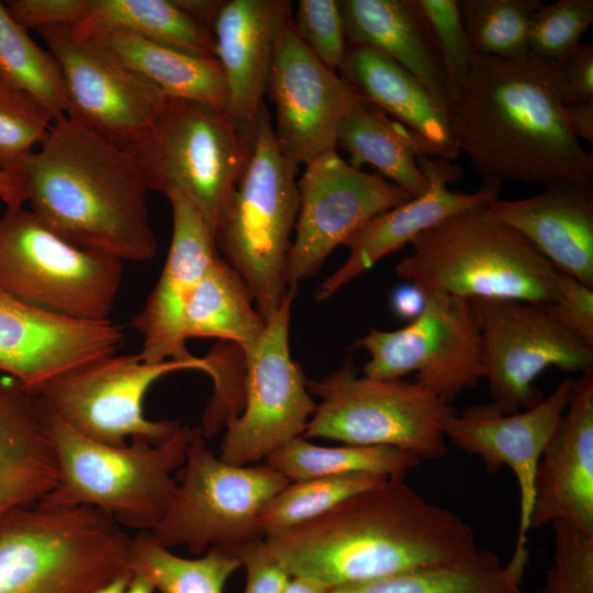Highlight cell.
<instances>
[{"instance_id": "obj_1", "label": "cell", "mask_w": 593, "mask_h": 593, "mask_svg": "<svg viewBox=\"0 0 593 593\" xmlns=\"http://www.w3.org/2000/svg\"><path fill=\"white\" fill-rule=\"evenodd\" d=\"M264 544L291 578L329 590L455 564L479 550L468 523L400 479L354 494Z\"/></svg>"}, {"instance_id": "obj_2", "label": "cell", "mask_w": 593, "mask_h": 593, "mask_svg": "<svg viewBox=\"0 0 593 593\" xmlns=\"http://www.w3.org/2000/svg\"><path fill=\"white\" fill-rule=\"evenodd\" d=\"M450 110L460 152L484 181L592 184L593 158L568 124L557 64L474 54Z\"/></svg>"}, {"instance_id": "obj_3", "label": "cell", "mask_w": 593, "mask_h": 593, "mask_svg": "<svg viewBox=\"0 0 593 593\" xmlns=\"http://www.w3.org/2000/svg\"><path fill=\"white\" fill-rule=\"evenodd\" d=\"M24 175L30 210L64 239L122 261L155 257L148 189L132 154L65 114L30 156Z\"/></svg>"}, {"instance_id": "obj_4", "label": "cell", "mask_w": 593, "mask_h": 593, "mask_svg": "<svg viewBox=\"0 0 593 593\" xmlns=\"http://www.w3.org/2000/svg\"><path fill=\"white\" fill-rule=\"evenodd\" d=\"M35 400L58 468L55 486L36 504L90 506L108 513L122 527L152 532L177 488L171 474L184 462L191 428L181 425L158 445L135 437L114 447L81 435Z\"/></svg>"}, {"instance_id": "obj_5", "label": "cell", "mask_w": 593, "mask_h": 593, "mask_svg": "<svg viewBox=\"0 0 593 593\" xmlns=\"http://www.w3.org/2000/svg\"><path fill=\"white\" fill-rule=\"evenodd\" d=\"M486 205L457 212L421 233L395 273L425 294L548 304L559 270L518 232L492 217Z\"/></svg>"}, {"instance_id": "obj_6", "label": "cell", "mask_w": 593, "mask_h": 593, "mask_svg": "<svg viewBox=\"0 0 593 593\" xmlns=\"http://www.w3.org/2000/svg\"><path fill=\"white\" fill-rule=\"evenodd\" d=\"M131 540L94 507L14 510L0 519V593H92L130 572Z\"/></svg>"}, {"instance_id": "obj_7", "label": "cell", "mask_w": 593, "mask_h": 593, "mask_svg": "<svg viewBox=\"0 0 593 593\" xmlns=\"http://www.w3.org/2000/svg\"><path fill=\"white\" fill-rule=\"evenodd\" d=\"M298 166L283 156L264 103L249 163L216 222L220 256L249 288L266 321L288 292L286 267L299 212Z\"/></svg>"}, {"instance_id": "obj_8", "label": "cell", "mask_w": 593, "mask_h": 593, "mask_svg": "<svg viewBox=\"0 0 593 593\" xmlns=\"http://www.w3.org/2000/svg\"><path fill=\"white\" fill-rule=\"evenodd\" d=\"M306 387L318 403L304 438L393 447L419 460L446 455L445 423L454 410L416 381L358 374L349 358Z\"/></svg>"}, {"instance_id": "obj_9", "label": "cell", "mask_w": 593, "mask_h": 593, "mask_svg": "<svg viewBox=\"0 0 593 593\" xmlns=\"http://www.w3.org/2000/svg\"><path fill=\"white\" fill-rule=\"evenodd\" d=\"M123 261L78 247L48 228L30 209L0 216V288L42 311L81 321H107Z\"/></svg>"}, {"instance_id": "obj_10", "label": "cell", "mask_w": 593, "mask_h": 593, "mask_svg": "<svg viewBox=\"0 0 593 593\" xmlns=\"http://www.w3.org/2000/svg\"><path fill=\"white\" fill-rule=\"evenodd\" d=\"M175 493L150 532L167 548L183 546L201 556L210 547L235 549L265 539L260 516L289 481L266 465L225 462L191 428Z\"/></svg>"}, {"instance_id": "obj_11", "label": "cell", "mask_w": 593, "mask_h": 593, "mask_svg": "<svg viewBox=\"0 0 593 593\" xmlns=\"http://www.w3.org/2000/svg\"><path fill=\"white\" fill-rule=\"evenodd\" d=\"M253 139L226 111L169 99L153 136L133 157L148 191L187 195L214 237L251 157Z\"/></svg>"}, {"instance_id": "obj_12", "label": "cell", "mask_w": 593, "mask_h": 593, "mask_svg": "<svg viewBox=\"0 0 593 593\" xmlns=\"http://www.w3.org/2000/svg\"><path fill=\"white\" fill-rule=\"evenodd\" d=\"M200 370L213 377L208 357L150 363L137 354L105 355L77 365L33 393L48 410L81 435L123 447L141 437L158 445L181 426L144 415V398L158 379L172 372Z\"/></svg>"}, {"instance_id": "obj_13", "label": "cell", "mask_w": 593, "mask_h": 593, "mask_svg": "<svg viewBox=\"0 0 593 593\" xmlns=\"http://www.w3.org/2000/svg\"><path fill=\"white\" fill-rule=\"evenodd\" d=\"M481 337L482 379L491 403L515 413L544 395L535 381L548 368L581 374L593 370V346L553 318L545 304L471 299Z\"/></svg>"}, {"instance_id": "obj_14", "label": "cell", "mask_w": 593, "mask_h": 593, "mask_svg": "<svg viewBox=\"0 0 593 593\" xmlns=\"http://www.w3.org/2000/svg\"><path fill=\"white\" fill-rule=\"evenodd\" d=\"M369 358L362 374L417 383L450 403L482 379L481 337L471 300L444 291L426 293L423 312L398 329L370 328L355 343Z\"/></svg>"}, {"instance_id": "obj_15", "label": "cell", "mask_w": 593, "mask_h": 593, "mask_svg": "<svg viewBox=\"0 0 593 593\" xmlns=\"http://www.w3.org/2000/svg\"><path fill=\"white\" fill-rule=\"evenodd\" d=\"M68 27L37 31L60 67L66 115L134 155L153 136L169 99L107 47L72 36Z\"/></svg>"}, {"instance_id": "obj_16", "label": "cell", "mask_w": 593, "mask_h": 593, "mask_svg": "<svg viewBox=\"0 0 593 593\" xmlns=\"http://www.w3.org/2000/svg\"><path fill=\"white\" fill-rule=\"evenodd\" d=\"M298 288H289L265 331L244 357V405L225 426L220 458L248 466L303 435L316 403L289 345L291 307Z\"/></svg>"}, {"instance_id": "obj_17", "label": "cell", "mask_w": 593, "mask_h": 593, "mask_svg": "<svg viewBox=\"0 0 593 593\" xmlns=\"http://www.w3.org/2000/svg\"><path fill=\"white\" fill-rule=\"evenodd\" d=\"M298 189L299 212L286 267L288 288L316 275L331 254L370 220L412 198L378 172L354 167L336 149L305 165Z\"/></svg>"}, {"instance_id": "obj_18", "label": "cell", "mask_w": 593, "mask_h": 593, "mask_svg": "<svg viewBox=\"0 0 593 593\" xmlns=\"http://www.w3.org/2000/svg\"><path fill=\"white\" fill-rule=\"evenodd\" d=\"M572 378H564L535 405L503 413L494 404H475L445 423V437L456 448L478 457L491 473L510 468L519 491V523L515 552L527 551L534 484L540 457L570 402Z\"/></svg>"}, {"instance_id": "obj_19", "label": "cell", "mask_w": 593, "mask_h": 593, "mask_svg": "<svg viewBox=\"0 0 593 593\" xmlns=\"http://www.w3.org/2000/svg\"><path fill=\"white\" fill-rule=\"evenodd\" d=\"M351 93L300 40L291 19L279 35L266 93L276 109L273 132L283 156L299 166L336 149Z\"/></svg>"}, {"instance_id": "obj_20", "label": "cell", "mask_w": 593, "mask_h": 593, "mask_svg": "<svg viewBox=\"0 0 593 593\" xmlns=\"http://www.w3.org/2000/svg\"><path fill=\"white\" fill-rule=\"evenodd\" d=\"M121 326L55 315L0 288V372L35 393L55 376L91 359L115 354Z\"/></svg>"}, {"instance_id": "obj_21", "label": "cell", "mask_w": 593, "mask_h": 593, "mask_svg": "<svg viewBox=\"0 0 593 593\" xmlns=\"http://www.w3.org/2000/svg\"><path fill=\"white\" fill-rule=\"evenodd\" d=\"M172 212V232L161 273L131 325L142 336L141 358L150 363L191 360L184 336V314L191 295L219 255L214 237L201 214L179 191L166 194Z\"/></svg>"}, {"instance_id": "obj_22", "label": "cell", "mask_w": 593, "mask_h": 593, "mask_svg": "<svg viewBox=\"0 0 593 593\" xmlns=\"http://www.w3.org/2000/svg\"><path fill=\"white\" fill-rule=\"evenodd\" d=\"M418 163L429 182L427 190L373 217L356 232L344 245L349 250L347 259L318 286L316 301L333 296L383 257L411 244L448 216L499 198L501 184L489 181L474 192L451 191L448 184L457 181L462 170L450 160L419 156Z\"/></svg>"}, {"instance_id": "obj_23", "label": "cell", "mask_w": 593, "mask_h": 593, "mask_svg": "<svg viewBox=\"0 0 593 593\" xmlns=\"http://www.w3.org/2000/svg\"><path fill=\"white\" fill-rule=\"evenodd\" d=\"M557 521L593 534V370L573 381L536 470L530 528Z\"/></svg>"}, {"instance_id": "obj_24", "label": "cell", "mask_w": 593, "mask_h": 593, "mask_svg": "<svg viewBox=\"0 0 593 593\" xmlns=\"http://www.w3.org/2000/svg\"><path fill=\"white\" fill-rule=\"evenodd\" d=\"M288 0H224L212 33L227 90V113L254 138L276 45L292 19Z\"/></svg>"}, {"instance_id": "obj_25", "label": "cell", "mask_w": 593, "mask_h": 593, "mask_svg": "<svg viewBox=\"0 0 593 593\" xmlns=\"http://www.w3.org/2000/svg\"><path fill=\"white\" fill-rule=\"evenodd\" d=\"M489 214L524 236L556 269L593 287V188L561 183L527 198L495 199Z\"/></svg>"}, {"instance_id": "obj_26", "label": "cell", "mask_w": 593, "mask_h": 593, "mask_svg": "<svg viewBox=\"0 0 593 593\" xmlns=\"http://www.w3.org/2000/svg\"><path fill=\"white\" fill-rule=\"evenodd\" d=\"M338 71L356 94L426 138L444 159L459 156L449 105L407 69L377 49L348 46Z\"/></svg>"}, {"instance_id": "obj_27", "label": "cell", "mask_w": 593, "mask_h": 593, "mask_svg": "<svg viewBox=\"0 0 593 593\" xmlns=\"http://www.w3.org/2000/svg\"><path fill=\"white\" fill-rule=\"evenodd\" d=\"M57 478L35 395L0 374V519L40 502Z\"/></svg>"}, {"instance_id": "obj_28", "label": "cell", "mask_w": 593, "mask_h": 593, "mask_svg": "<svg viewBox=\"0 0 593 593\" xmlns=\"http://www.w3.org/2000/svg\"><path fill=\"white\" fill-rule=\"evenodd\" d=\"M337 147L349 155L350 165L374 167L412 198L429 184L418 157L443 158L435 145L354 91L338 126Z\"/></svg>"}, {"instance_id": "obj_29", "label": "cell", "mask_w": 593, "mask_h": 593, "mask_svg": "<svg viewBox=\"0 0 593 593\" xmlns=\"http://www.w3.org/2000/svg\"><path fill=\"white\" fill-rule=\"evenodd\" d=\"M338 4L348 46L379 51L449 105L439 58L412 0H338Z\"/></svg>"}, {"instance_id": "obj_30", "label": "cell", "mask_w": 593, "mask_h": 593, "mask_svg": "<svg viewBox=\"0 0 593 593\" xmlns=\"http://www.w3.org/2000/svg\"><path fill=\"white\" fill-rule=\"evenodd\" d=\"M168 99L186 100L227 112V90L216 58L197 56L127 33L93 37Z\"/></svg>"}, {"instance_id": "obj_31", "label": "cell", "mask_w": 593, "mask_h": 593, "mask_svg": "<svg viewBox=\"0 0 593 593\" xmlns=\"http://www.w3.org/2000/svg\"><path fill=\"white\" fill-rule=\"evenodd\" d=\"M68 29L78 38L127 33L197 56L215 58L213 33L175 0H89L83 19Z\"/></svg>"}, {"instance_id": "obj_32", "label": "cell", "mask_w": 593, "mask_h": 593, "mask_svg": "<svg viewBox=\"0 0 593 593\" xmlns=\"http://www.w3.org/2000/svg\"><path fill=\"white\" fill-rule=\"evenodd\" d=\"M266 321L242 277L217 255L197 284L184 314L186 338L212 337L235 345L243 358L258 344Z\"/></svg>"}, {"instance_id": "obj_33", "label": "cell", "mask_w": 593, "mask_h": 593, "mask_svg": "<svg viewBox=\"0 0 593 593\" xmlns=\"http://www.w3.org/2000/svg\"><path fill=\"white\" fill-rule=\"evenodd\" d=\"M528 552L507 563L489 550L450 566L411 571L333 589L329 593H521Z\"/></svg>"}, {"instance_id": "obj_34", "label": "cell", "mask_w": 593, "mask_h": 593, "mask_svg": "<svg viewBox=\"0 0 593 593\" xmlns=\"http://www.w3.org/2000/svg\"><path fill=\"white\" fill-rule=\"evenodd\" d=\"M419 459L385 446H320L296 437L268 455L262 463L289 482L357 473L404 480Z\"/></svg>"}, {"instance_id": "obj_35", "label": "cell", "mask_w": 593, "mask_h": 593, "mask_svg": "<svg viewBox=\"0 0 593 593\" xmlns=\"http://www.w3.org/2000/svg\"><path fill=\"white\" fill-rule=\"evenodd\" d=\"M240 567L230 548L213 546L198 558L179 557L150 532H138L128 549V571L147 579L159 593H224Z\"/></svg>"}, {"instance_id": "obj_36", "label": "cell", "mask_w": 593, "mask_h": 593, "mask_svg": "<svg viewBox=\"0 0 593 593\" xmlns=\"http://www.w3.org/2000/svg\"><path fill=\"white\" fill-rule=\"evenodd\" d=\"M0 2V75L40 100L57 119L67 112V94L54 55L42 48Z\"/></svg>"}, {"instance_id": "obj_37", "label": "cell", "mask_w": 593, "mask_h": 593, "mask_svg": "<svg viewBox=\"0 0 593 593\" xmlns=\"http://www.w3.org/2000/svg\"><path fill=\"white\" fill-rule=\"evenodd\" d=\"M387 477L357 473L289 482L266 505L260 516L264 537L318 517L347 497L370 489Z\"/></svg>"}, {"instance_id": "obj_38", "label": "cell", "mask_w": 593, "mask_h": 593, "mask_svg": "<svg viewBox=\"0 0 593 593\" xmlns=\"http://www.w3.org/2000/svg\"><path fill=\"white\" fill-rule=\"evenodd\" d=\"M539 0H460L462 22L478 55L516 59L529 54L528 30Z\"/></svg>"}, {"instance_id": "obj_39", "label": "cell", "mask_w": 593, "mask_h": 593, "mask_svg": "<svg viewBox=\"0 0 593 593\" xmlns=\"http://www.w3.org/2000/svg\"><path fill=\"white\" fill-rule=\"evenodd\" d=\"M56 118L40 100L0 75V170L24 175V167Z\"/></svg>"}, {"instance_id": "obj_40", "label": "cell", "mask_w": 593, "mask_h": 593, "mask_svg": "<svg viewBox=\"0 0 593 593\" xmlns=\"http://www.w3.org/2000/svg\"><path fill=\"white\" fill-rule=\"evenodd\" d=\"M432 40L445 76L450 108L468 79L474 51L457 0H412Z\"/></svg>"}, {"instance_id": "obj_41", "label": "cell", "mask_w": 593, "mask_h": 593, "mask_svg": "<svg viewBox=\"0 0 593 593\" xmlns=\"http://www.w3.org/2000/svg\"><path fill=\"white\" fill-rule=\"evenodd\" d=\"M593 23V0H559L534 13L528 30L529 54L561 65L580 46Z\"/></svg>"}, {"instance_id": "obj_42", "label": "cell", "mask_w": 593, "mask_h": 593, "mask_svg": "<svg viewBox=\"0 0 593 593\" xmlns=\"http://www.w3.org/2000/svg\"><path fill=\"white\" fill-rule=\"evenodd\" d=\"M555 562L538 593H593V534L557 521Z\"/></svg>"}, {"instance_id": "obj_43", "label": "cell", "mask_w": 593, "mask_h": 593, "mask_svg": "<svg viewBox=\"0 0 593 593\" xmlns=\"http://www.w3.org/2000/svg\"><path fill=\"white\" fill-rule=\"evenodd\" d=\"M292 25L310 52L338 72L348 47L338 0H300Z\"/></svg>"}, {"instance_id": "obj_44", "label": "cell", "mask_w": 593, "mask_h": 593, "mask_svg": "<svg viewBox=\"0 0 593 593\" xmlns=\"http://www.w3.org/2000/svg\"><path fill=\"white\" fill-rule=\"evenodd\" d=\"M545 306L553 318L593 346V287L559 270L553 296Z\"/></svg>"}, {"instance_id": "obj_45", "label": "cell", "mask_w": 593, "mask_h": 593, "mask_svg": "<svg viewBox=\"0 0 593 593\" xmlns=\"http://www.w3.org/2000/svg\"><path fill=\"white\" fill-rule=\"evenodd\" d=\"M4 5L20 25L38 31L76 26L86 14L89 0H10Z\"/></svg>"}, {"instance_id": "obj_46", "label": "cell", "mask_w": 593, "mask_h": 593, "mask_svg": "<svg viewBox=\"0 0 593 593\" xmlns=\"http://www.w3.org/2000/svg\"><path fill=\"white\" fill-rule=\"evenodd\" d=\"M233 551L246 570L244 593H282L291 577L267 551L264 539L239 546Z\"/></svg>"}, {"instance_id": "obj_47", "label": "cell", "mask_w": 593, "mask_h": 593, "mask_svg": "<svg viewBox=\"0 0 593 593\" xmlns=\"http://www.w3.org/2000/svg\"><path fill=\"white\" fill-rule=\"evenodd\" d=\"M559 89L567 105L593 100V45L580 44L558 65Z\"/></svg>"}, {"instance_id": "obj_48", "label": "cell", "mask_w": 593, "mask_h": 593, "mask_svg": "<svg viewBox=\"0 0 593 593\" xmlns=\"http://www.w3.org/2000/svg\"><path fill=\"white\" fill-rule=\"evenodd\" d=\"M425 303L426 294L410 282L396 288L391 296V306L394 314L409 322L423 312Z\"/></svg>"}, {"instance_id": "obj_49", "label": "cell", "mask_w": 593, "mask_h": 593, "mask_svg": "<svg viewBox=\"0 0 593 593\" xmlns=\"http://www.w3.org/2000/svg\"><path fill=\"white\" fill-rule=\"evenodd\" d=\"M568 124L579 141L593 143V100L577 104H566Z\"/></svg>"}, {"instance_id": "obj_50", "label": "cell", "mask_w": 593, "mask_h": 593, "mask_svg": "<svg viewBox=\"0 0 593 593\" xmlns=\"http://www.w3.org/2000/svg\"><path fill=\"white\" fill-rule=\"evenodd\" d=\"M194 21L212 32L224 0H175Z\"/></svg>"}, {"instance_id": "obj_51", "label": "cell", "mask_w": 593, "mask_h": 593, "mask_svg": "<svg viewBox=\"0 0 593 593\" xmlns=\"http://www.w3.org/2000/svg\"><path fill=\"white\" fill-rule=\"evenodd\" d=\"M0 200L7 209L23 206L26 202L25 176L0 170Z\"/></svg>"}, {"instance_id": "obj_52", "label": "cell", "mask_w": 593, "mask_h": 593, "mask_svg": "<svg viewBox=\"0 0 593 593\" xmlns=\"http://www.w3.org/2000/svg\"><path fill=\"white\" fill-rule=\"evenodd\" d=\"M329 591L315 580L294 577L290 579L282 593H329Z\"/></svg>"}, {"instance_id": "obj_53", "label": "cell", "mask_w": 593, "mask_h": 593, "mask_svg": "<svg viewBox=\"0 0 593 593\" xmlns=\"http://www.w3.org/2000/svg\"><path fill=\"white\" fill-rule=\"evenodd\" d=\"M132 575L133 574L131 572H124L92 593H124L128 586Z\"/></svg>"}, {"instance_id": "obj_54", "label": "cell", "mask_w": 593, "mask_h": 593, "mask_svg": "<svg viewBox=\"0 0 593 593\" xmlns=\"http://www.w3.org/2000/svg\"><path fill=\"white\" fill-rule=\"evenodd\" d=\"M152 583L142 575L133 574L124 593H154Z\"/></svg>"}]
</instances>
